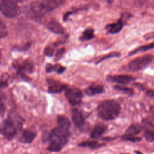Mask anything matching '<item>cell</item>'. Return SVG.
Wrapping results in <instances>:
<instances>
[{
  "label": "cell",
  "mask_w": 154,
  "mask_h": 154,
  "mask_svg": "<svg viewBox=\"0 0 154 154\" xmlns=\"http://www.w3.org/2000/svg\"><path fill=\"white\" fill-rule=\"evenodd\" d=\"M63 2L61 1H34L29 5L27 14L32 19H38Z\"/></svg>",
  "instance_id": "6da1fadb"
},
{
  "label": "cell",
  "mask_w": 154,
  "mask_h": 154,
  "mask_svg": "<svg viewBox=\"0 0 154 154\" xmlns=\"http://www.w3.org/2000/svg\"><path fill=\"white\" fill-rule=\"evenodd\" d=\"M22 125V120L19 116L10 115L0 124V133L6 139L11 140L20 129Z\"/></svg>",
  "instance_id": "7a4b0ae2"
},
{
  "label": "cell",
  "mask_w": 154,
  "mask_h": 154,
  "mask_svg": "<svg viewBox=\"0 0 154 154\" xmlns=\"http://www.w3.org/2000/svg\"><path fill=\"white\" fill-rule=\"evenodd\" d=\"M69 131L56 127L54 128L49 134V144L48 150L50 152H59L66 144Z\"/></svg>",
  "instance_id": "3957f363"
},
{
  "label": "cell",
  "mask_w": 154,
  "mask_h": 154,
  "mask_svg": "<svg viewBox=\"0 0 154 154\" xmlns=\"http://www.w3.org/2000/svg\"><path fill=\"white\" fill-rule=\"evenodd\" d=\"M120 111V105L114 100H104L97 107L99 116L105 120H114L118 116Z\"/></svg>",
  "instance_id": "277c9868"
},
{
  "label": "cell",
  "mask_w": 154,
  "mask_h": 154,
  "mask_svg": "<svg viewBox=\"0 0 154 154\" xmlns=\"http://www.w3.org/2000/svg\"><path fill=\"white\" fill-rule=\"evenodd\" d=\"M1 12L8 18H14L18 16L20 9L15 1L4 0L0 2Z\"/></svg>",
  "instance_id": "5b68a950"
},
{
  "label": "cell",
  "mask_w": 154,
  "mask_h": 154,
  "mask_svg": "<svg viewBox=\"0 0 154 154\" xmlns=\"http://www.w3.org/2000/svg\"><path fill=\"white\" fill-rule=\"evenodd\" d=\"M153 60V56L147 54L132 60L128 63V68L132 71H138L147 66Z\"/></svg>",
  "instance_id": "8992f818"
},
{
  "label": "cell",
  "mask_w": 154,
  "mask_h": 154,
  "mask_svg": "<svg viewBox=\"0 0 154 154\" xmlns=\"http://www.w3.org/2000/svg\"><path fill=\"white\" fill-rule=\"evenodd\" d=\"M14 67L17 69V75L23 79L29 80L26 73H32L33 71L34 66L31 61L28 60H24L21 62L16 61L14 63Z\"/></svg>",
  "instance_id": "52a82bcc"
},
{
  "label": "cell",
  "mask_w": 154,
  "mask_h": 154,
  "mask_svg": "<svg viewBox=\"0 0 154 154\" xmlns=\"http://www.w3.org/2000/svg\"><path fill=\"white\" fill-rule=\"evenodd\" d=\"M65 96L71 105H76L81 103L82 98V93L79 88L72 87L66 89Z\"/></svg>",
  "instance_id": "ba28073f"
},
{
  "label": "cell",
  "mask_w": 154,
  "mask_h": 154,
  "mask_svg": "<svg viewBox=\"0 0 154 154\" xmlns=\"http://www.w3.org/2000/svg\"><path fill=\"white\" fill-rule=\"evenodd\" d=\"M107 80L111 82H114L119 84H127L134 80V78L128 75H119L110 76L108 78Z\"/></svg>",
  "instance_id": "9c48e42d"
},
{
  "label": "cell",
  "mask_w": 154,
  "mask_h": 154,
  "mask_svg": "<svg viewBox=\"0 0 154 154\" xmlns=\"http://www.w3.org/2000/svg\"><path fill=\"white\" fill-rule=\"evenodd\" d=\"M48 83L49 84L48 91L50 93H59L67 88L66 84L52 79H48Z\"/></svg>",
  "instance_id": "30bf717a"
},
{
  "label": "cell",
  "mask_w": 154,
  "mask_h": 154,
  "mask_svg": "<svg viewBox=\"0 0 154 154\" xmlns=\"http://www.w3.org/2000/svg\"><path fill=\"white\" fill-rule=\"evenodd\" d=\"M72 119L74 125L80 128L84 125L85 120L81 112L78 109H74L72 111Z\"/></svg>",
  "instance_id": "8fae6325"
},
{
  "label": "cell",
  "mask_w": 154,
  "mask_h": 154,
  "mask_svg": "<svg viewBox=\"0 0 154 154\" xmlns=\"http://www.w3.org/2000/svg\"><path fill=\"white\" fill-rule=\"evenodd\" d=\"M46 28L48 29L55 34H63L64 32V29L63 26L60 23L55 20L49 22L46 25Z\"/></svg>",
  "instance_id": "7c38bea8"
},
{
  "label": "cell",
  "mask_w": 154,
  "mask_h": 154,
  "mask_svg": "<svg viewBox=\"0 0 154 154\" xmlns=\"http://www.w3.org/2000/svg\"><path fill=\"white\" fill-rule=\"evenodd\" d=\"M35 137L36 133L35 132L31 130L25 129L22 132L19 141L24 143H31L33 141Z\"/></svg>",
  "instance_id": "4fadbf2b"
},
{
  "label": "cell",
  "mask_w": 154,
  "mask_h": 154,
  "mask_svg": "<svg viewBox=\"0 0 154 154\" xmlns=\"http://www.w3.org/2000/svg\"><path fill=\"white\" fill-rule=\"evenodd\" d=\"M123 26V22L122 19L114 23L109 24L106 26V30L108 33L114 34H117L121 31Z\"/></svg>",
  "instance_id": "5bb4252c"
},
{
  "label": "cell",
  "mask_w": 154,
  "mask_h": 154,
  "mask_svg": "<svg viewBox=\"0 0 154 154\" xmlns=\"http://www.w3.org/2000/svg\"><path fill=\"white\" fill-rule=\"evenodd\" d=\"M84 91L85 94L88 96H94L102 93L104 91V90L101 85H91L85 88Z\"/></svg>",
  "instance_id": "9a60e30c"
},
{
  "label": "cell",
  "mask_w": 154,
  "mask_h": 154,
  "mask_svg": "<svg viewBox=\"0 0 154 154\" xmlns=\"http://www.w3.org/2000/svg\"><path fill=\"white\" fill-rule=\"evenodd\" d=\"M106 129V126L103 124H98L96 125L90 134V137L93 139L99 138L104 133Z\"/></svg>",
  "instance_id": "2e32d148"
},
{
  "label": "cell",
  "mask_w": 154,
  "mask_h": 154,
  "mask_svg": "<svg viewBox=\"0 0 154 154\" xmlns=\"http://www.w3.org/2000/svg\"><path fill=\"white\" fill-rule=\"evenodd\" d=\"M57 124L58 127L66 131H69L70 127V122L69 120L63 116H58L57 117Z\"/></svg>",
  "instance_id": "e0dca14e"
},
{
  "label": "cell",
  "mask_w": 154,
  "mask_h": 154,
  "mask_svg": "<svg viewBox=\"0 0 154 154\" xmlns=\"http://www.w3.org/2000/svg\"><path fill=\"white\" fill-rule=\"evenodd\" d=\"M141 131V126L138 123H133L127 129L125 134L126 135L135 136L138 134Z\"/></svg>",
  "instance_id": "ac0fdd59"
},
{
  "label": "cell",
  "mask_w": 154,
  "mask_h": 154,
  "mask_svg": "<svg viewBox=\"0 0 154 154\" xmlns=\"http://www.w3.org/2000/svg\"><path fill=\"white\" fill-rule=\"evenodd\" d=\"M153 48H154V42L147 44V45H143V46H140V47L136 48L135 49L130 52L129 53V55H133L136 54L138 52H145V51H147L148 50L152 49Z\"/></svg>",
  "instance_id": "d6986e66"
},
{
  "label": "cell",
  "mask_w": 154,
  "mask_h": 154,
  "mask_svg": "<svg viewBox=\"0 0 154 154\" xmlns=\"http://www.w3.org/2000/svg\"><path fill=\"white\" fill-rule=\"evenodd\" d=\"M65 67H63L59 64L52 65L48 64L46 67V70L47 72H52L53 71H56L58 73H62L65 70Z\"/></svg>",
  "instance_id": "ffe728a7"
},
{
  "label": "cell",
  "mask_w": 154,
  "mask_h": 154,
  "mask_svg": "<svg viewBox=\"0 0 154 154\" xmlns=\"http://www.w3.org/2000/svg\"><path fill=\"white\" fill-rule=\"evenodd\" d=\"M102 146V144H99L96 141H83V142H81V143H79L78 144V146H79V147H90V149H96V148Z\"/></svg>",
  "instance_id": "44dd1931"
},
{
  "label": "cell",
  "mask_w": 154,
  "mask_h": 154,
  "mask_svg": "<svg viewBox=\"0 0 154 154\" xmlns=\"http://www.w3.org/2000/svg\"><path fill=\"white\" fill-rule=\"evenodd\" d=\"M94 37V30L92 28H87L82 32L79 39L81 40H89L92 39Z\"/></svg>",
  "instance_id": "7402d4cb"
},
{
  "label": "cell",
  "mask_w": 154,
  "mask_h": 154,
  "mask_svg": "<svg viewBox=\"0 0 154 154\" xmlns=\"http://www.w3.org/2000/svg\"><path fill=\"white\" fill-rule=\"evenodd\" d=\"M114 89H116L117 91H120L121 92H123L129 96H132L134 94V91L131 88H129L123 85H116L114 86Z\"/></svg>",
  "instance_id": "603a6c76"
},
{
  "label": "cell",
  "mask_w": 154,
  "mask_h": 154,
  "mask_svg": "<svg viewBox=\"0 0 154 154\" xmlns=\"http://www.w3.org/2000/svg\"><path fill=\"white\" fill-rule=\"evenodd\" d=\"M8 34V30L5 24L0 20V38H4Z\"/></svg>",
  "instance_id": "cb8c5ba5"
},
{
  "label": "cell",
  "mask_w": 154,
  "mask_h": 154,
  "mask_svg": "<svg viewBox=\"0 0 154 154\" xmlns=\"http://www.w3.org/2000/svg\"><path fill=\"white\" fill-rule=\"evenodd\" d=\"M122 140L125 141H129L132 142H139L141 141V138L135 136H130V135H123L122 137Z\"/></svg>",
  "instance_id": "d4e9b609"
},
{
  "label": "cell",
  "mask_w": 154,
  "mask_h": 154,
  "mask_svg": "<svg viewBox=\"0 0 154 154\" xmlns=\"http://www.w3.org/2000/svg\"><path fill=\"white\" fill-rule=\"evenodd\" d=\"M145 138L149 141H154V130H147L144 133Z\"/></svg>",
  "instance_id": "484cf974"
},
{
  "label": "cell",
  "mask_w": 154,
  "mask_h": 154,
  "mask_svg": "<svg viewBox=\"0 0 154 154\" xmlns=\"http://www.w3.org/2000/svg\"><path fill=\"white\" fill-rule=\"evenodd\" d=\"M54 47L57 46L58 44H54ZM54 47H52V46H47L46 48H45V51H44V53L47 56H49V57H51L54 55Z\"/></svg>",
  "instance_id": "4316f807"
},
{
  "label": "cell",
  "mask_w": 154,
  "mask_h": 154,
  "mask_svg": "<svg viewBox=\"0 0 154 154\" xmlns=\"http://www.w3.org/2000/svg\"><path fill=\"white\" fill-rule=\"evenodd\" d=\"M64 52H65V48H61L59 50H58L57 52H56V54H55V61H58V60H60L62 57V56L63 55Z\"/></svg>",
  "instance_id": "83f0119b"
},
{
  "label": "cell",
  "mask_w": 154,
  "mask_h": 154,
  "mask_svg": "<svg viewBox=\"0 0 154 154\" xmlns=\"http://www.w3.org/2000/svg\"><path fill=\"white\" fill-rule=\"evenodd\" d=\"M120 54L119 52H112V53H111V54H109L107 55L106 56H105V57H103L102 59H100V60L98 61V63H99V62H100V61H102V60H105V59H106V58H111V57H119V56H120Z\"/></svg>",
  "instance_id": "f1b7e54d"
},
{
  "label": "cell",
  "mask_w": 154,
  "mask_h": 154,
  "mask_svg": "<svg viewBox=\"0 0 154 154\" xmlns=\"http://www.w3.org/2000/svg\"><path fill=\"white\" fill-rule=\"evenodd\" d=\"M146 122L150 126L154 127V112L146 120Z\"/></svg>",
  "instance_id": "f546056e"
},
{
  "label": "cell",
  "mask_w": 154,
  "mask_h": 154,
  "mask_svg": "<svg viewBox=\"0 0 154 154\" xmlns=\"http://www.w3.org/2000/svg\"><path fill=\"white\" fill-rule=\"evenodd\" d=\"M4 97L2 94L0 93V115L2 113L4 110Z\"/></svg>",
  "instance_id": "4dcf8cb0"
},
{
  "label": "cell",
  "mask_w": 154,
  "mask_h": 154,
  "mask_svg": "<svg viewBox=\"0 0 154 154\" xmlns=\"http://www.w3.org/2000/svg\"><path fill=\"white\" fill-rule=\"evenodd\" d=\"M146 94L149 96V97H154V90H149L146 91Z\"/></svg>",
  "instance_id": "1f68e13d"
},
{
  "label": "cell",
  "mask_w": 154,
  "mask_h": 154,
  "mask_svg": "<svg viewBox=\"0 0 154 154\" xmlns=\"http://www.w3.org/2000/svg\"><path fill=\"white\" fill-rule=\"evenodd\" d=\"M7 82H4V81H0V88L2 87H5V86H7Z\"/></svg>",
  "instance_id": "d6a6232c"
},
{
  "label": "cell",
  "mask_w": 154,
  "mask_h": 154,
  "mask_svg": "<svg viewBox=\"0 0 154 154\" xmlns=\"http://www.w3.org/2000/svg\"><path fill=\"white\" fill-rule=\"evenodd\" d=\"M135 152L137 154H143L142 153H141V152H139V151H135Z\"/></svg>",
  "instance_id": "836d02e7"
},
{
  "label": "cell",
  "mask_w": 154,
  "mask_h": 154,
  "mask_svg": "<svg viewBox=\"0 0 154 154\" xmlns=\"http://www.w3.org/2000/svg\"><path fill=\"white\" fill-rule=\"evenodd\" d=\"M0 60H1V52H0Z\"/></svg>",
  "instance_id": "e575fe53"
}]
</instances>
